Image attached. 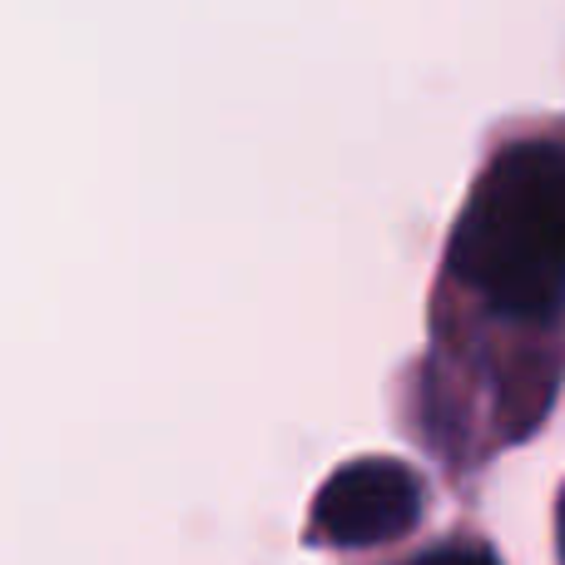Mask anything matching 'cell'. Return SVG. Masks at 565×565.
Returning a JSON list of instances; mask_svg holds the SVG:
<instances>
[{
	"label": "cell",
	"mask_w": 565,
	"mask_h": 565,
	"mask_svg": "<svg viewBox=\"0 0 565 565\" xmlns=\"http://www.w3.org/2000/svg\"><path fill=\"white\" fill-rule=\"evenodd\" d=\"M451 274L497 312L546 322L565 302V145H511L451 238Z\"/></svg>",
	"instance_id": "1"
},
{
	"label": "cell",
	"mask_w": 565,
	"mask_h": 565,
	"mask_svg": "<svg viewBox=\"0 0 565 565\" xmlns=\"http://www.w3.org/2000/svg\"><path fill=\"white\" fill-rule=\"evenodd\" d=\"M417 565H497L487 556V551H471V546H451V551H431V556H422Z\"/></svg>",
	"instance_id": "3"
},
{
	"label": "cell",
	"mask_w": 565,
	"mask_h": 565,
	"mask_svg": "<svg viewBox=\"0 0 565 565\" xmlns=\"http://www.w3.org/2000/svg\"><path fill=\"white\" fill-rule=\"evenodd\" d=\"M422 511V481L402 461L362 457L322 481L312 501V526L332 546H382L412 531Z\"/></svg>",
	"instance_id": "2"
}]
</instances>
